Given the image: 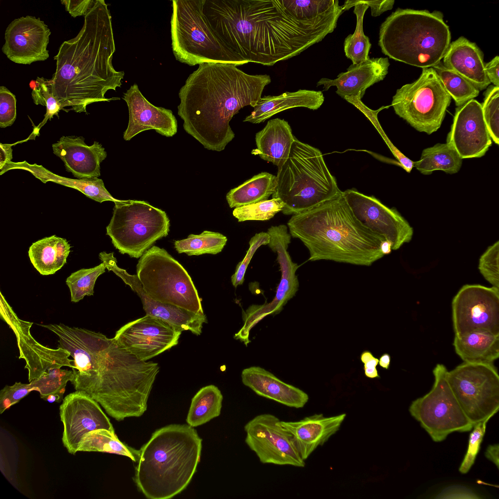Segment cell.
Returning <instances> with one entry per match:
<instances>
[{
    "mask_svg": "<svg viewBox=\"0 0 499 499\" xmlns=\"http://www.w3.org/2000/svg\"><path fill=\"white\" fill-rule=\"evenodd\" d=\"M52 148L64 162L66 170L78 179L99 177L100 164L107 155L99 142L88 146L82 136H62L52 144Z\"/></svg>",
    "mask_w": 499,
    "mask_h": 499,
    "instance_id": "25",
    "label": "cell"
},
{
    "mask_svg": "<svg viewBox=\"0 0 499 499\" xmlns=\"http://www.w3.org/2000/svg\"><path fill=\"white\" fill-rule=\"evenodd\" d=\"M345 417V413L331 417L316 414L298 421H281V424L290 434L305 461L317 447L323 445L339 430Z\"/></svg>",
    "mask_w": 499,
    "mask_h": 499,
    "instance_id": "27",
    "label": "cell"
},
{
    "mask_svg": "<svg viewBox=\"0 0 499 499\" xmlns=\"http://www.w3.org/2000/svg\"><path fill=\"white\" fill-rule=\"evenodd\" d=\"M29 85H30V87L32 89H34L36 87V85H37L36 81V80H32V81H31Z\"/></svg>",
    "mask_w": 499,
    "mask_h": 499,
    "instance_id": "62",
    "label": "cell"
},
{
    "mask_svg": "<svg viewBox=\"0 0 499 499\" xmlns=\"http://www.w3.org/2000/svg\"><path fill=\"white\" fill-rule=\"evenodd\" d=\"M59 415L63 425L62 441L73 455L78 452L82 439L91 431L104 429L115 432L99 404L83 391L76 390L65 397L59 406Z\"/></svg>",
    "mask_w": 499,
    "mask_h": 499,
    "instance_id": "20",
    "label": "cell"
},
{
    "mask_svg": "<svg viewBox=\"0 0 499 499\" xmlns=\"http://www.w3.org/2000/svg\"><path fill=\"white\" fill-rule=\"evenodd\" d=\"M89 368L86 393L108 415L120 421L143 414L159 371L157 363L138 359L107 337Z\"/></svg>",
    "mask_w": 499,
    "mask_h": 499,
    "instance_id": "5",
    "label": "cell"
},
{
    "mask_svg": "<svg viewBox=\"0 0 499 499\" xmlns=\"http://www.w3.org/2000/svg\"><path fill=\"white\" fill-rule=\"evenodd\" d=\"M115 51L108 5L95 0L78 34L64 41L54 57L56 69L49 82L61 110L70 107L77 113L86 112L90 104L120 99L105 96L108 90L121 87L124 76L113 67Z\"/></svg>",
    "mask_w": 499,
    "mask_h": 499,
    "instance_id": "3",
    "label": "cell"
},
{
    "mask_svg": "<svg viewBox=\"0 0 499 499\" xmlns=\"http://www.w3.org/2000/svg\"><path fill=\"white\" fill-rule=\"evenodd\" d=\"M36 81V87L33 89L31 93L32 98L35 104L45 106L46 112L43 121L34 129L35 134L48 119L51 120L55 115L58 116V113L61 110L60 104L52 93L49 79L43 77H38Z\"/></svg>",
    "mask_w": 499,
    "mask_h": 499,
    "instance_id": "45",
    "label": "cell"
},
{
    "mask_svg": "<svg viewBox=\"0 0 499 499\" xmlns=\"http://www.w3.org/2000/svg\"><path fill=\"white\" fill-rule=\"evenodd\" d=\"M391 361V357L388 353L383 354L379 360V363L380 366L383 368L388 369L389 368Z\"/></svg>",
    "mask_w": 499,
    "mask_h": 499,
    "instance_id": "60",
    "label": "cell"
},
{
    "mask_svg": "<svg viewBox=\"0 0 499 499\" xmlns=\"http://www.w3.org/2000/svg\"><path fill=\"white\" fill-rule=\"evenodd\" d=\"M324 96L322 92L299 90L285 92L279 96L261 97L251 113L243 120L254 124L263 122L281 112L295 107L317 110L322 105Z\"/></svg>",
    "mask_w": 499,
    "mask_h": 499,
    "instance_id": "32",
    "label": "cell"
},
{
    "mask_svg": "<svg viewBox=\"0 0 499 499\" xmlns=\"http://www.w3.org/2000/svg\"><path fill=\"white\" fill-rule=\"evenodd\" d=\"M136 275L153 299L204 314L190 275L165 249L153 246L146 250L138 260Z\"/></svg>",
    "mask_w": 499,
    "mask_h": 499,
    "instance_id": "10",
    "label": "cell"
},
{
    "mask_svg": "<svg viewBox=\"0 0 499 499\" xmlns=\"http://www.w3.org/2000/svg\"><path fill=\"white\" fill-rule=\"evenodd\" d=\"M291 236L300 239L308 260H325L369 266L384 255V237L364 226L342 194L307 211L292 215L287 223Z\"/></svg>",
    "mask_w": 499,
    "mask_h": 499,
    "instance_id": "4",
    "label": "cell"
},
{
    "mask_svg": "<svg viewBox=\"0 0 499 499\" xmlns=\"http://www.w3.org/2000/svg\"><path fill=\"white\" fill-rule=\"evenodd\" d=\"M483 115L490 136L497 144H499V87L489 86L484 93L481 104Z\"/></svg>",
    "mask_w": 499,
    "mask_h": 499,
    "instance_id": "46",
    "label": "cell"
},
{
    "mask_svg": "<svg viewBox=\"0 0 499 499\" xmlns=\"http://www.w3.org/2000/svg\"><path fill=\"white\" fill-rule=\"evenodd\" d=\"M237 66L201 64L179 91L184 129L208 150L225 149L235 136L230 121L245 106L254 107L271 82L268 75H250Z\"/></svg>",
    "mask_w": 499,
    "mask_h": 499,
    "instance_id": "2",
    "label": "cell"
},
{
    "mask_svg": "<svg viewBox=\"0 0 499 499\" xmlns=\"http://www.w3.org/2000/svg\"><path fill=\"white\" fill-rule=\"evenodd\" d=\"M202 440L193 427L171 424L155 431L140 449L134 481L150 499H168L185 489L200 461Z\"/></svg>",
    "mask_w": 499,
    "mask_h": 499,
    "instance_id": "6",
    "label": "cell"
},
{
    "mask_svg": "<svg viewBox=\"0 0 499 499\" xmlns=\"http://www.w3.org/2000/svg\"><path fill=\"white\" fill-rule=\"evenodd\" d=\"M103 263L89 269H82L73 272L66 280L70 294L71 301L77 303L86 296L94 293V287L97 278L105 272Z\"/></svg>",
    "mask_w": 499,
    "mask_h": 499,
    "instance_id": "43",
    "label": "cell"
},
{
    "mask_svg": "<svg viewBox=\"0 0 499 499\" xmlns=\"http://www.w3.org/2000/svg\"><path fill=\"white\" fill-rule=\"evenodd\" d=\"M443 64L460 75L479 90L490 83L485 71L483 55L477 44L463 37L450 43L443 57Z\"/></svg>",
    "mask_w": 499,
    "mask_h": 499,
    "instance_id": "29",
    "label": "cell"
},
{
    "mask_svg": "<svg viewBox=\"0 0 499 499\" xmlns=\"http://www.w3.org/2000/svg\"><path fill=\"white\" fill-rule=\"evenodd\" d=\"M451 41L441 12L398 8L382 23L378 44L390 58L420 68H433Z\"/></svg>",
    "mask_w": 499,
    "mask_h": 499,
    "instance_id": "7",
    "label": "cell"
},
{
    "mask_svg": "<svg viewBox=\"0 0 499 499\" xmlns=\"http://www.w3.org/2000/svg\"><path fill=\"white\" fill-rule=\"evenodd\" d=\"M360 359L364 364L365 375L366 377L370 379L380 378L377 369L379 363L378 358L375 357L370 351L365 350L361 353Z\"/></svg>",
    "mask_w": 499,
    "mask_h": 499,
    "instance_id": "56",
    "label": "cell"
},
{
    "mask_svg": "<svg viewBox=\"0 0 499 499\" xmlns=\"http://www.w3.org/2000/svg\"><path fill=\"white\" fill-rule=\"evenodd\" d=\"M181 333L168 323L146 314L123 326L113 338L130 353L147 361L177 345Z\"/></svg>",
    "mask_w": 499,
    "mask_h": 499,
    "instance_id": "19",
    "label": "cell"
},
{
    "mask_svg": "<svg viewBox=\"0 0 499 499\" xmlns=\"http://www.w3.org/2000/svg\"><path fill=\"white\" fill-rule=\"evenodd\" d=\"M95 0H63L61 2L65 6V9L72 17L85 16L92 8Z\"/></svg>",
    "mask_w": 499,
    "mask_h": 499,
    "instance_id": "55",
    "label": "cell"
},
{
    "mask_svg": "<svg viewBox=\"0 0 499 499\" xmlns=\"http://www.w3.org/2000/svg\"><path fill=\"white\" fill-rule=\"evenodd\" d=\"M455 335L475 331L499 334V288L463 286L452 302Z\"/></svg>",
    "mask_w": 499,
    "mask_h": 499,
    "instance_id": "15",
    "label": "cell"
},
{
    "mask_svg": "<svg viewBox=\"0 0 499 499\" xmlns=\"http://www.w3.org/2000/svg\"><path fill=\"white\" fill-rule=\"evenodd\" d=\"M129 113L128 127L123 138L131 140L139 133L154 130L166 137L173 136L177 131V120L171 110L156 107L143 96L138 85L134 84L124 93Z\"/></svg>",
    "mask_w": 499,
    "mask_h": 499,
    "instance_id": "24",
    "label": "cell"
},
{
    "mask_svg": "<svg viewBox=\"0 0 499 499\" xmlns=\"http://www.w3.org/2000/svg\"><path fill=\"white\" fill-rule=\"evenodd\" d=\"M33 391L34 390L30 383L16 382L12 385H5L0 391V414Z\"/></svg>",
    "mask_w": 499,
    "mask_h": 499,
    "instance_id": "51",
    "label": "cell"
},
{
    "mask_svg": "<svg viewBox=\"0 0 499 499\" xmlns=\"http://www.w3.org/2000/svg\"><path fill=\"white\" fill-rule=\"evenodd\" d=\"M276 176L262 172L230 190L226 199L230 208H236L268 200L275 192Z\"/></svg>",
    "mask_w": 499,
    "mask_h": 499,
    "instance_id": "35",
    "label": "cell"
},
{
    "mask_svg": "<svg viewBox=\"0 0 499 499\" xmlns=\"http://www.w3.org/2000/svg\"><path fill=\"white\" fill-rule=\"evenodd\" d=\"M456 353L465 363L493 364L499 357V334L475 331L455 335Z\"/></svg>",
    "mask_w": 499,
    "mask_h": 499,
    "instance_id": "33",
    "label": "cell"
},
{
    "mask_svg": "<svg viewBox=\"0 0 499 499\" xmlns=\"http://www.w3.org/2000/svg\"><path fill=\"white\" fill-rule=\"evenodd\" d=\"M499 444L489 445L485 452V457L499 468Z\"/></svg>",
    "mask_w": 499,
    "mask_h": 499,
    "instance_id": "59",
    "label": "cell"
},
{
    "mask_svg": "<svg viewBox=\"0 0 499 499\" xmlns=\"http://www.w3.org/2000/svg\"><path fill=\"white\" fill-rule=\"evenodd\" d=\"M446 142L462 158L480 157L492 145L481 104L472 99L457 107Z\"/></svg>",
    "mask_w": 499,
    "mask_h": 499,
    "instance_id": "23",
    "label": "cell"
},
{
    "mask_svg": "<svg viewBox=\"0 0 499 499\" xmlns=\"http://www.w3.org/2000/svg\"><path fill=\"white\" fill-rule=\"evenodd\" d=\"M74 378L73 370L56 368L44 372L30 383L43 400L49 403H60L63 399L68 382H71Z\"/></svg>",
    "mask_w": 499,
    "mask_h": 499,
    "instance_id": "40",
    "label": "cell"
},
{
    "mask_svg": "<svg viewBox=\"0 0 499 499\" xmlns=\"http://www.w3.org/2000/svg\"><path fill=\"white\" fill-rule=\"evenodd\" d=\"M244 430L246 443L261 463L305 466L291 435L274 415L264 413L254 417L245 425Z\"/></svg>",
    "mask_w": 499,
    "mask_h": 499,
    "instance_id": "16",
    "label": "cell"
},
{
    "mask_svg": "<svg viewBox=\"0 0 499 499\" xmlns=\"http://www.w3.org/2000/svg\"><path fill=\"white\" fill-rule=\"evenodd\" d=\"M205 0L172 1V45L176 60L190 66L249 63L229 49L215 33L203 12Z\"/></svg>",
    "mask_w": 499,
    "mask_h": 499,
    "instance_id": "9",
    "label": "cell"
},
{
    "mask_svg": "<svg viewBox=\"0 0 499 499\" xmlns=\"http://www.w3.org/2000/svg\"><path fill=\"white\" fill-rule=\"evenodd\" d=\"M447 371L443 365L437 364L433 370L432 389L413 401L409 408L412 416L435 442L443 441L454 432H467L474 427L450 387Z\"/></svg>",
    "mask_w": 499,
    "mask_h": 499,
    "instance_id": "13",
    "label": "cell"
},
{
    "mask_svg": "<svg viewBox=\"0 0 499 499\" xmlns=\"http://www.w3.org/2000/svg\"><path fill=\"white\" fill-rule=\"evenodd\" d=\"M444 89L460 107L477 97L480 91L468 80L440 62L433 67Z\"/></svg>",
    "mask_w": 499,
    "mask_h": 499,
    "instance_id": "42",
    "label": "cell"
},
{
    "mask_svg": "<svg viewBox=\"0 0 499 499\" xmlns=\"http://www.w3.org/2000/svg\"><path fill=\"white\" fill-rule=\"evenodd\" d=\"M294 138L287 121L280 118L271 119L256 134L257 148L251 154L258 155L279 168L288 159Z\"/></svg>",
    "mask_w": 499,
    "mask_h": 499,
    "instance_id": "31",
    "label": "cell"
},
{
    "mask_svg": "<svg viewBox=\"0 0 499 499\" xmlns=\"http://www.w3.org/2000/svg\"><path fill=\"white\" fill-rule=\"evenodd\" d=\"M203 12L218 37L248 62L266 66L289 59L337 26L342 6L307 19L294 16L282 0H205Z\"/></svg>",
    "mask_w": 499,
    "mask_h": 499,
    "instance_id": "1",
    "label": "cell"
},
{
    "mask_svg": "<svg viewBox=\"0 0 499 499\" xmlns=\"http://www.w3.org/2000/svg\"><path fill=\"white\" fill-rule=\"evenodd\" d=\"M227 242V237L222 233L204 230L200 234H191L185 239L175 241L174 247L178 253L189 256L214 255L222 251Z\"/></svg>",
    "mask_w": 499,
    "mask_h": 499,
    "instance_id": "39",
    "label": "cell"
},
{
    "mask_svg": "<svg viewBox=\"0 0 499 499\" xmlns=\"http://www.w3.org/2000/svg\"><path fill=\"white\" fill-rule=\"evenodd\" d=\"M462 159L450 143H438L424 149L419 160L414 162V167L425 175L440 170L449 174L460 170Z\"/></svg>",
    "mask_w": 499,
    "mask_h": 499,
    "instance_id": "36",
    "label": "cell"
},
{
    "mask_svg": "<svg viewBox=\"0 0 499 499\" xmlns=\"http://www.w3.org/2000/svg\"><path fill=\"white\" fill-rule=\"evenodd\" d=\"M389 65L387 58H369L350 65L346 72L340 73L335 79L321 78L317 86L323 85L324 91L336 86V93L342 98L360 96L362 98L368 87L384 78Z\"/></svg>",
    "mask_w": 499,
    "mask_h": 499,
    "instance_id": "26",
    "label": "cell"
},
{
    "mask_svg": "<svg viewBox=\"0 0 499 499\" xmlns=\"http://www.w3.org/2000/svg\"><path fill=\"white\" fill-rule=\"evenodd\" d=\"M435 498L477 499L480 497L465 486L454 485L444 488Z\"/></svg>",
    "mask_w": 499,
    "mask_h": 499,
    "instance_id": "54",
    "label": "cell"
},
{
    "mask_svg": "<svg viewBox=\"0 0 499 499\" xmlns=\"http://www.w3.org/2000/svg\"><path fill=\"white\" fill-rule=\"evenodd\" d=\"M170 226L164 211L145 201L121 200L115 203L106 234L120 253L138 258L168 234Z\"/></svg>",
    "mask_w": 499,
    "mask_h": 499,
    "instance_id": "11",
    "label": "cell"
},
{
    "mask_svg": "<svg viewBox=\"0 0 499 499\" xmlns=\"http://www.w3.org/2000/svg\"><path fill=\"white\" fill-rule=\"evenodd\" d=\"M353 12L356 15L357 23L353 34L349 35L345 39L344 46L345 56L356 64L369 59V52L371 47L369 38L363 31V19L368 6L359 3L354 6Z\"/></svg>",
    "mask_w": 499,
    "mask_h": 499,
    "instance_id": "41",
    "label": "cell"
},
{
    "mask_svg": "<svg viewBox=\"0 0 499 499\" xmlns=\"http://www.w3.org/2000/svg\"><path fill=\"white\" fill-rule=\"evenodd\" d=\"M16 96L6 87H0V127L11 126L17 117Z\"/></svg>",
    "mask_w": 499,
    "mask_h": 499,
    "instance_id": "52",
    "label": "cell"
},
{
    "mask_svg": "<svg viewBox=\"0 0 499 499\" xmlns=\"http://www.w3.org/2000/svg\"><path fill=\"white\" fill-rule=\"evenodd\" d=\"M51 31L39 18L26 16L16 19L5 32L2 52L12 61L31 64L46 60Z\"/></svg>",
    "mask_w": 499,
    "mask_h": 499,
    "instance_id": "21",
    "label": "cell"
},
{
    "mask_svg": "<svg viewBox=\"0 0 499 499\" xmlns=\"http://www.w3.org/2000/svg\"><path fill=\"white\" fill-rule=\"evenodd\" d=\"M395 1L393 0H348L345 1L342 5L345 12L359 3L367 4L370 7L371 16L377 17L384 12L392 9Z\"/></svg>",
    "mask_w": 499,
    "mask_h": 499,
    "instance_id": "53",
    "label": "cell"
},
{
    "mask_svg": "<svg viewBox=\"0 0 499 499\" xmlns=\"http://www.w3.org/2000/svg\"><path fill=\"white\" fill-rule=\"evenodd\" d=\"M284 204L279 198L269 200L234 208L233 216L239 222L248 220H268L282 211Z\"/></svg>",
    "mask_w": 499,
    "mask_h": 499,
    "instance_id": "44",
    "label": "cell"
},
{
    "mask_svg": "<svg viewBox=\"0 0 499 499\" xmlns=\"http://www.w3.org/2000/svg\"><path fill=\"white\" fill-rule=\"evenodd\" d=\"M241 378L243 384L257 395L287 406L302 408L309 399L308 395L301 389L282 381L259 366L243 369Z\"/></svg>",
    "mask_w": 499,
    "mask_h": 499,
    "instance_id": "28",
    "label": "cell"
},
{
    "mask_svg": "<svg viewBox=\"0 0 499 499\" xmlns=\"http://www.w3.org/2000/svg\"><path fill=\"white\" fill-rule=\"evenodd\" d=\"M446 380L474 426L499 408V376L493 364L465 363L447 371Z\"/></svg>",
    "mask_w": 499,
    "mask_h": 499,
    "instance_id": "14",
    "label": "cell"
},
{
    "mask_svg": "<svg viewBox=\"0 0 499 499\" xmlns=\"http://www.w3.org/2000/svg\"><path fill=\"white\" fill-rule=\"evenodd\" d=\"M380 249L384 255L389 254L392 250L391 243L387 240L383 241L381 244Z\"/></svg>",
    "mask_w": 499,
    "mask_h": 499,
    "instance_id": "61",
    "label": "cell"
},
{
    "mask_svg": "<svg viewBox=\"0 0 499 499\" xmlns=\"http://www.w3.org/2000/svg\"><path fill=\"white\" fill-rule=\"evenodd\" d=\"M223 396L216 386L201 388L192 400L187 418L188 424L194 427L203 425L220 416Z\"/></svg>",
    "mask_w": 499,
    "mask_h": 499,
    "instance_id": "37",
    "label": "cell"
},
{
    "mask_svg": "<svg viewBox=\"0 0 499 499\" xmlns=\"http://www.w3.org/2000/svg\"><path fill=\"white\" fill-rule=\"evenodd\" d=\"M77 451L114 453L128 457L134 461H138L140 454V450H135L121 442L115 432L104 429L87 434L82 439Z\"/></svg>",
    "mask_w": 499,
    "mask_h": 499,
    "instance_id": "38",
    "label": "cell"
},
{
    "mask_svg": "<svg viewBox=\"0 0 499 499\" xmlns=\"http://www.w3.org/2000/svg\"><path fill=\"white\" fill-rule=\"evenodd\" d=\"M99 258L104 264L106 269L115 273L137 294L146 315L166 322L182 332L190 331L196 335L201 334L203 324L207 323L205 314H196L153 299L143 289L136 275L130 274L117 266L113 252H101L99 254Z\"/></svg>",
    "mask_w": 499,
    "mask_h": 499,
    "instance_id": "22",
    "label": "cell"
},
{
    "mask_svg": "<svg viewBox=\"0 0 499 499\" xmlns=\"http://www.w3.org/2000/svg\"><path fill=\"white\" fill-rule=\"evenodd\" d=\"M71 246L65 238L55 235L34 242L28 255L31 263L42 275L55 273L66 263Z\"/></svg>",
    "mask_w": 499,
    "mask_h": 499,
    "instance_id": "34",
    "label": "cell"
},
{
    "mask_svg": "<svg viewBox=\"0 0 499 499\" xmlns=\"http://www.w3.org/2000/svg\"><path fill=\"white\" fill-rule=\"evenodd\" d=\"M12 145L0 143V169L13 158Z\"/></svg>",
    "mask_w": 499,
    "mask_h": 499,
    "instance_id": "58",
    "label": "cell"
},
{
    "mask_svg": "<svg viewBox=\"0 0 499 499\" xmlns=\"http://www.w3.org/2000/svg\"><path fill=\"white\" fill-rule=\"evenodd\" d=\"M10 170L26 171L43 183L52 182L73 188L99 203L110 201L115 203L121 200L113 197L106 189L103 180L97 177L81 179L65 177L52 173L42 165L36 163L31 164L26 161L17 162L11 161L6 164L0 169V174Z\"/></svg>",
    "mask_w": 499,
    "mask_h": 499,
    "instance_id": "30",
    "label": "cell"
},
{
    "mask_svg": "<svg viewBox=\"0 0 499 499\" xmlns=\"http://www.w3.org/2000/svg\"><path fill=\"white\" fill-rule=\"evenodd\" d=\"M269 239L267 232L256 233L251 238L249 242V248L244 258L237 264L235 272L231 277V283L235 288L243 284L247 269L256 250L261 246L268 245Z\"/></svg>",
    "mask_w": 499,
    "mask_h": 499,
    "instance_id": "48",
    "label": "cell"
},
{
    "mask_svg": "<svg viewBox=\"0 0 499 499\" xmlns=\"http://www.w3.org/2000/svg\"><path fill=\"white\" fill-rule=\"evenodd\" d=\"M499 241L489 246L481 255L478 268L480 273L490 284L499 288Z\"/></svg>",
    "mask_w": 499,
    "mask_h": 499,
    "instance_id": "47",
    "label": "cell"
},
{
    "mask_svg": "<svg viewBox=\"0 0 499 499\" xmlns=\"http://www.w3.org/2000/svg\"><path fill=\"white\" fill-rule=\"evenodd\" d=\"M0 295V318L16 335L19 358L26 362L25 368L28 371L29 382L53 368L64 366L75 368L74 360L69 358L70 354L67 350L59 347L50 348L38 342L30 333L33 323L19 319L1 292Z\"/></svg>",
    "mask_w": 499,
    "mask_h": 499,
    "instance_id": "17",
    "label": "cell"
},
{
    "mask_svg": "<svg viewBox=\"0 0 499 499\" xmlns=\"http://www.w3.org/2000/svg\"><path fill=\"white\" fill-rule=\"evenodd\" d=\"M451 97L435 69H422L418 79L397 89L391 105L395 113L420 132L431 134L441 127Z\"/></svg>",
    "mask_w": 499,
    "mask_h": 499,
    "instance_id": "12",
    "label": "cell"
},
{
    "mask_svg": "<svg viewBox=\"0 0 499 499\" xmlns=\"http://www.w3.org/2000/svg\"><path fill=\"white\" fill-rule=\"evenodd\" d=\"M489 419L476 424L469 435L468 449L465 457L459 467L461 474L467 473L474 463L477 455L485 433L486 424Z\"/></svg>",
    "mask_w": 499,
    "mask_h": 499,
    "instance_id": "49",
    "label": "cell"
},
{
    "mask_svg": "<svg viewBox=\"0 0 499 499\" xmlns=\"http://www.w3.org/2000/svg\"><path fill=\"white\" fill-rule=\"evenodd\" d=\"M272 198L284 204L281 211L294 215L307 211L343 193L320 151L295 137L289 157L278 168Z\"/></svg>",
    "mask_w": 499,
    "mask_h": 499,
    "instance_id": "8",
    "label": "cell"
},
{
    "mask_svg": "<svg viewBox=\"0 0 499 499\" xmlns=\"http://www.w3.org/2000/svg\"><path fill=\"white\" fill-rule=\"evenodd\" d=\"M485 71L490 83L499 87V57H494L490 61L485 64Z\"/></svg>",
    "mask_w": 499,
    "mask_h": 499,
    "instance_id": "57",
    "label": "cell"
},
{
    "mask_svg": "<svg viewBox=\"0 0 499 499\" xmlns=\"http://www.w3.org/2000/svg\"><path fill=\"white\" fill-rule=\"evenodd\" d=\"M343 192L358 220L367 229L390 241L392 250H397L411 240L413 228L396 209L388 208L373 196L365 195L355 190Z\"/></svg>",
    "mask_w": 499,
    "mask_h": 499,
    "instance_id": "18",
    "label": "cell"
},
{
    "mask_svg": "<svg viewBox=\"0 0 499 499\" xmlns=\"http://www.w3.org/2000/svg\"><path fill=\"white\" fill-rule=\"evenodd\" d=\"M357 108L360 110L372 122L378 132L387 144L395 157L399 160L402 167L408 173H410L414 167V162L404 155L391 143L381 128L378 120L377 114L384 107L377 111H373L367 107L362 102H360Z\"/></svg>",
    "mask_w": 499,
    "mask_h": 499,
    "instance_id": "50",
    "label": "cell"
}]
</instances>
